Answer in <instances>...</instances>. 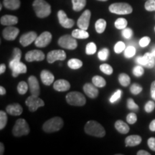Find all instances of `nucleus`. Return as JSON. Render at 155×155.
<instances>
[{
  "mask_svg": "<svg viewBox=\"0 0 155 155\" xmlns=\"http://www.w3.org/2000/svg\"><path fill=\"white\" fill-rule=\"evenodd\" d=\"M137 155H150V153H149L145 150H139L137 152Z\"/></svg>",
  "mask_w": 155,
  "mask_h": 155,
  "instance_id": "nucleus-56",
  "label": "nucleus"
},
{
  "mask_svg": "<svg viewBox=\"0 0 155 155\" xmlns=\"http://www.w3.org/2000/svg\"><path fill=\"white\" fill-rule=\"evenodd\" d=\"M119 81L120 84H121L122 86L127 87L130 84L131 78L130 77H129L127 74H126V73H121V74L119 75Z\"/></svg>",
  "mask_w": 155,
  "mask_h": 155,
  "instance_id": "nucleus-33",
  "label": "nucleus"
},
{
  "mask_svg": "<svg viewBox=\"0 0 155 155\" xmlns=\"http://www.w3.org/2000/svg\"><path fill=\"white\" fill-rule=\"evenodd\" d=\"M92 83L98 88H103L106 84V81H105V79L101 76H99V75H96V76L93 77Z\"/></svg>",
  "mask_w": 155,
  "mask_h": 155,
  "instance_id": "nucleus-32",
  "label": "nucleus"
},
{
  "mask_svg": "<svg viewBox=\"0 0 155 155\" xmlns=\"http://www.w3.org/2000/svg\"><path fill=\"white\" fill-rule=\"evenodd\" d=\"M30 131V127L28 122L23 119H17L12 129L13 135L17 137L28 135Z\"/></svg>",
  "mask_w": 155,
  "mask_h": 155,
  "instance_id": "nucleus-4",
  "label": "nucleus"
},
{
  "mask_svg": "<svg viewBox=\"0 0 155 155\" xmlns=\"http://www.w3.org/2000/svg\"><path fill=\"white\" fill-rule=\"evenodd\" d=\"M25 104L28 106V107L31 112H35L39 108L45 106V103L43 100L39 98V96H29L25 101Z\"/></svg>",
  "mask_w": 155,
  "mask_h": 155,
  "instance_id": "nucleus-8",
  "label": "nucleus"
},
{
  "mask_svg": "<svg viewBox=\"0 0 155 155\" xmlns=\"http://www.w3.org/2000/svg\"><path fill=\"white\" fill-rule=\"evenodd\" d=\"M68 65L70 68L77 70L81 68L83 66V62L79 59L73 58V59H70L68 62Z\"/></svg>",
  "mask_w": 155,
  "mask_h": 155,
  "instance_id": "nucleus-29",
  "label": "nucleus"
},
{
  "mask_svg": "<svg viewBox=\"0 0 155 155\" xmlns=\"http://www.w3.org/2000/svg\"><path fill=\"white\" fill-rule=\"evenodd\" d=\"M122 35H123V36L125 38L129 39L133 35V31L130 28H126L125 29H124L123 32H122Z\"/></svg>",
  "mask_w": 155,
  "mask_h": 155,
  "instance_id": "nucleus-50",
  "label": "nucleus"
},
{
  "mask_svg": "<svg viewBox=\"0 0 155 155\" xmlns=\"http://www.w3.org/2000/svg\"><path fill=\"white\" fill-rule=\"evenodd\" d=\"M29 89L28 84L25 81H21L17 86V91L20 95H24L28 92Z\"/></svg>",
  "mask_w": 155,
  "mask_h": 155,
  "instance_id": "nucleus-35",
  "label": "nucleus"
},
{
  "mask_svg": "<svg viewBox=\"0 0 155 155\" xmlns=\"http://www.w3.org/2000/svg\"><path fill=\"white\" fill-rule=\"evenodd\" d=\"M154 58V55H153L152 53H147L145 54L144 55V66L147 67V68H152L154 66V64H155Z\"/></svg>",
  "mask_w": 155,
  "mask_h": 155,
  "instance_id": "nucleus-27",
  "label": "nucleus"
},
{
  "mask_svg": "<svg viewBox=\"0 0 155 155\" xmlns=\"http://www.w3.org/2000/svg\"><path fill=\"white\" fill-rule=\"evenodd\" d=\"M150 42H151L150 38H149V37H144V38H141L140 41H139V45L142 48L147 47V46L150 43Z\"/></svg>",
  "mask_w": 155,
  "mask_h": 155,
  "instance_id": "nucleus-49",
  "label": "nucleus"
},
{
  "mask_svg": "<svg viewBox=\"0 0 155 155\" xmlns=\"http://www.w3.org/2000/svg\"><path fill=\"white\" fill-rule=\"evenodd\" d=\"M144 7L147 11H155V0H147L145 3Z\"/></svg>",
  "mask_w": 155,
  "mask_h": 155,
  "instance_id": "nucleus-44",
  "label": "nucleus"
},
{
  "mask_svg": "<svg viewBox=\"0 0 155 155\" xmlns=\"http://www.w3.org/2000/svg\"><path fill=\"white\" fill-rule=\"evenodd\" d=\"M4 152H5V147H4V144L2 142L0 143V154L2 155L4 154Z\"/></svg>",
  "mask_w": 155,
  "mask_h": 155,
  "instance_id": "nucleus-57",
  "label": "nucleus"
},
{
  "mask_svg": "<svg viewBox=\"0 0 155 155\" xmlns=\"http://www.w3.org/2000/svg\"><path fill=\"white\" fill-rule=\"evenodd\" d=\"M142 141L141 137L139 135H131L125 139L126 147H135L139 145Z\"/></svg>",
  "mask_w": 155,
  "mask_h": 155,
  "instance_id": "nucleus-21",
  "label": "nucleus"
},
{
  "mask_svg": "<svg viewBox=\"0 0 155 155\" xmlns=\"http://www.w3.org/2000/svg\"><path fill=\"white\" fill-rule=\"evenodd\" d=\"M142 87H141L140 85L138 84V83H135L132 84L130 87V91L132 94L134 95H137L142 91Z\"/></svg>",
  "mask_w": 155,
  "mask_h": 155,
  "instance_id": "nucleus-39",
  "label": "nucleus"
},
{
  "mask_svg": "<svg viewBox=\"0 0 155 155\" xmlns=\"http://www.w3.org/2000/svg\"><path fill=\"white\" fill-rule=\"evenodd\" d=\"M73 9L75 12H80L86 5V0H72Z\"/></svg>",
  "mask_w": 155,
  "mask_h": 155,
  "instance_id": "nucleus-30",
  "label": "nucleus"
},
{
  "mask_svg": "<svg viewBox=\"0 0 155 155\" xmlns=\"http://www.w3.org/2000/svg\"><path fill=\"white\" fill-rule=\"evenodd\" d=\"M150 129L152 131H155V119L151 121L150 124Z\"/></svg>",
  "mask_w": 155,
  "mask_h": 155,
  "instance_id": "nucleus-54",
  "label": "nucleus"
},
{
  "mask_svg": "<svg viewBox=\"0 0 155 155\" xmlns=\"http://www.w3.org/2000/svg\"><path fill=\"white\" fill-rule=\"evenodd\" d=\"M0 22L3 25L12 26V25L17 24V22H18V18L16 16H13V15H4L3 17H1Z\"/></svg>",
  "mask_w": 155,
  "mask_h": 155,
  "instance_id": "nucleus-22",
  "label": "nucleus"
},
{
  "mask_svg": "<svg viewBox=\"0 0 155 155\" xmlns=\"http://www.w3.org/2000/svg\"><path fill=\"white\" fill-rule=\"evenodd\" d=\"M147 144H148V146L150 150L155 152V138L151 137V138L149 139L148 141H147Z\"/></svg>",
  "mask_w": 155,
  "mask_h": 155,
  "instance_id": "nucleus-51",
  "label": "nucleus"
},
{
  "mask_svg": "<svg viewBox=\"0 0 155 155\" xmlns=\"http://www.w3.org/2000/svg\"><path fill=\"white\" fill-rule=\"evenodd\" d=\"M136 61H137V63H138L140 65H144V56H143V57H141V56H139V57L137 58Z\"/></svg>",
  "mask_w": 155,
  "mask_h": 155,
  "instance_id": "nucleus-53",
  "label": "nucleus"
},
{
  "mask_svg": "<svg viewBox=\"0 0 155 155\" xmlns=\"http://www.w3.org/2000/svg\"><path fill=\"white\" fill-rule=\"evenodd\" d=\"M108 55H109V50H108L107 48H104V49L99 51V53L98 54V56L101 61H104L107 59Z\"/></svg>",
  "mask_w": 155,
  "mask_h": 155,
  "instance_id": "nucleus-42",
  "label": "nucleus"
},
{
  "mask_svg": "<svg viewBox=\"0 0 155 155\" xmlns=\"http://www.w3.org/2000/svg\"><path fill=\"white\" fill-rule=\"evenodd\" d=\"M52 40V35L50 32L45 31L43 32L37 38L36 40L35 41V45L38 48H45L48 46Z\"/></svg>",
  "mask_w": 155,
  "mask_h": 155,
  "instance_id": "nucleus-9",
  "label": "nucleus"
},
{
  "mask_svg": "<svg viewBox=\"0 0 155 155\" xmlns=\"http://www.w3.org/2000/svg\"><path fill=\"white\" fill-rule=\"evenodd\" d=\"M32 6L37 17L40 18H45L51 13V7L45 0H35Z\"/></svg>",
  "mask_w": 155,
  "mask_h": 155,
  "instance_id": "nucleus-2",
  "label": "nucleus"
},
{
  "mask_svg": "<svg viewBox=\"0 0 155 155\" xmlns=\"http://www.w3.org/2000/svg\"><path fill=\"white\" fill-rule=\"evenodd\" d=\"M6 71V65L5 64H1L0 65V74H3Z\"/></svg>",
  "mask_w": 155,
  "mask_h": 155,
  "instance_id": "nucleus-55",
  "label": "nucleus"
},
{
  "mask_svg": "<svg viewBox=\"0 0 155 155\" xmlns=\"http://www.w3.org/2000/svg\"><path fill=\"white\" fill-rule=\"evenodd\" d=\"M108 9L111 13L116 15H129L133 11L131 6L124 2L114 3L109 6Z\"/></svg>",
  "mask_w": 155,
  "mask_h": 155,
  "instance_id": "nucleus-6",
  "label": "nucleus"
},
{
  "mask_svg": "<svg viewBox=\"0 0 155 155\" xmlns=\"http://www.w3.org/2000/svg\"><path fill=\"white\" fill-rule=\"evenodd\" d=\"M19 33L18 28L12 26L7 27L2 32L3 38L7 40H14Z\"/></svg>",
  "mask_w": 155,
  "mask_h": 155,
  "instance_id": "nucleus-16",
  "label": "nucleus"
},
{
  "mask_svg": "<svg viewBox=\"0 0 155 155\" xmlns=\"http://www.w3.org/2000/svg\"><path fill=\"white\" fill-rule=\"evenodd\" d=\"M122 94V91L121 90H117L114 94L112 95V96L110 98V102L111 103H115L118 100L121 98V96Z\"/></svg>",
  "mask_w": 155,
  "mask_h": 155,
  "instance_id": "nucleus-48",
  "label": "nucleus"
},
{
  "mask_svg": "<svg viewBox=\"0 0 155 155\" xmlns=\"http://www.w3.org/2000/svg\"><path fill=\"white\" fill-rule=\"evenodd\" d=\"M127 20L124 18H119L116 20L114 25H115L116 28L118 30H124L127 28Z\"/></svg>",
  "mask_w": 155,
  "mask_h": 155,
  "instance_id": "nucleus-34",
  "label": "nucleus"
},
{
  "mask_svg": "<svg viewBox=\"0 0 155 155\" xmlns=\"http://www.w3.org/2000/svg\"><path fill=\"white\" fill-rule=\"evenodd\" d=\"M40 78H41V81L43 84L45 86H50L52 83H53L54 80H55V77L53 74L50 73L49 71L47 70H43L40 73Z\"/></svg>",
  "mask_w": 155,
  "mask_h": 155,
  "instance_id": "nucleus-19",
  "label": "nucleus"
},
{
  "mask_svg": "<svg viewBox=\"0 0 155 155\" xmlns=\"http://www.w3.org/2000/svg\"><path fill=\"white\" fill-rule=\"evenodd\" d=\"M66 58V53L63 50H52L47 55V61L49 63H53L57 61H64Z\"/></svg>",
  "mask_w": 155,
  "mask_h": 155,
  "instance_id": "nucleus-10",
  "label": "nucleus"
},
{
  "mask_svg": "<svg viewBox=\"0 0 155 155\" xmlns=\"http://www.w3.org/2000/svg\"><path fill=\"white\" fill-rule=\"evenodd\" d=\"M2 5L1 4V5H0V10H2Z\"/></svg>",
  "mask_w": 155,
  "mask_h": 155,
  "instance_id": "nucleus-60",
  "label": "nucleus"
},
{
  "mask_svg": "<svg viewBox=\"0 0 155 155\" xmlns=\"http://www.w3.org/2000/svg\"><path fill=\"white\" fill-rule=\"evenodd\" d=\"M115 128L116 129L119 131V133L126 134L129 131V127L128 126L127 124H126L124 121H121V120H118L115 123Z\"/></svg>",
  "mask_w": 155,
  "mask_h": 155,
  "instance_id": "nucleus-25",
  "label": "nucleus"
},
{
  "mask_svg": "<svg viewBox=\"0 0 155 155\" xmlns=\"http://www.w3.org/2000/svg\"><path fill=\"white\" fill-rule=\"evenodd\" d=\"M98 87H96L94 83H86L83 86V91L85 94L91 98H96L98 96Z\"/></svg>",
  "mask_w": 155,
  "mask_h": 155,
  "instance_id": "nucleus-17",
  "label": "nucleus"
},
{
  "mask_svg": "<svg viewBox=\"0 0 155 155\" xmlns=\"http://www.w3.org/2000/svg\"><path fill=\"white\" fill-rule=\"evenodd\" d=\"M7 115L5 111H0V130H2L7 123Z\"/></svg>",
  "mask_w": 155,
  "mask_h": 155,
  "instance_id": "nucleus-36",
  "label": "nucleus"
},
{
  "mask_svg": "<svg viewBox=\"0 0 155 155\" xmlns=\"http://www.w3.org/2000/svg\"><path fill=\"white\" fill-rule=\"evenodd\" d=\"M3 4L7 9L16 10L19 8L21 3L19 0H4Z\"/></svg>",
  "mask_w": 155,
  "mask_h": 155,
  "instance_id": "nucleus-26",
  "label": "nucleus"
},
{
  "mask_svg": "<svg viewBox=\"0 0 155 155\" xmlns=\"http://www.w3.org/2000/svg\"><path fill=\"white\" fill-rule=\"evenodd\" d=\"M152 54L153 55H154V57H155V48H154V49L152 50Z\"/></svg>",
  "mask_w": 155,
  "mask_h": 155,
  "instance_id": "nucleus-59",
  "label": "nucleus"
},
{
  "mask_svg": "<svg viewBox=\"0 0 155 155\" xmlns=\"http://www.w3.org/2000/svg\"><path fill=\"white\" fill-rule=\"evenodd\" d=\"M95 28L96 30L98 33L101 34L104 32L106 28V22L105 19H99L96 21V24H95Z\"/></svg>",
  "mask_w": 155,
  "mask_h": 155,
  "instance_id": "nucleus-31",
  "label": "nucleus"
},
{
  "mask_svg": "<svg viewBox=\"0 0 155 155\" xmlns=\"http://www.w3.org/2000/svg\"><path fill=\"white\" fill-rule=\"evenodd\" d=\"M91 15V11L89 9H86V10L83 12L81 16L78 19L77 25L79 28L85 30H88L89 22H90Z\"/></svg>",
  "mask_w": 155,
  "mask_h": 155,
  "instance_id": "nucleus-11",
  "label": "nucleus"
},
{
  "mask_svg": "<svg viewBox=\"0 0 155 155\" xmlns=\"http://www.w3.org/2000/svg\"><path fill=\"white\" fill-rule=\"evenodd\" d=\"M64 122L63 120L61 117H53L48 120L42 126V129L46 133H53L56 132L61 130L63 127Z\"/></svg>",
  "mask_w": 155,
  "mask_h": 155,
  "instance_id": "nucleus-3",
  "label": "nucleus"
},
{
  "mask_svg": "<svg viewBox=\"0 0 155 155\" xmlns=\"http://www.w3.org/2000/svg\"><path fill=\"white\" fill-rule=\"evenodd\" d=\"M53 88L55 91L60 92H63L68 91L71 88V84L68 81L64 79H60V80L56 81L53 83Z\"/></svg>",
  "mask_w": 155,
  "mask_h": 155,
  "instance_id": "nucleus-18",
  "label": "nucleus"
},
{
  "mask_svg": "<svg viewBox=\"0 0 155 155\" xmlns=\"http://www.w3.org/2000/svg\"><path fill=\"white\" fill-rule=\"evenodd\" d=\"M136 53V49L134 46H129L127 49L124 50V55L126 58H132Z\"/></svg>",
  "mask_w": 155,
  "mask_h": 155,
  "instance_id": "nucleus-41",
  "label": "nucleus"
},
{
  "mask_svg": "<svg viewBox=\"0 0 155 155\" xmlns=\"http://www.w3.org/2000/svg\"><path fill=\"white\" fill-rule=\"evenodd\" d=\"M127 107L129 110L134 111H137L139 110V106L134 101L132 98H129L127 100Z\"/></svg>",
  "mask_w": 155,
  "mask_h": 155,
  "instance_id": "nucleus-40",
  "label": "nucleus"
},
{
  "mask_svg": "<svg viewBox=\"0 0 155 155\" xmlns=\"http://www.w3.org/2000/svg\"><path fill=\"white\" fill-rule=\"evenodd\" d=\"M38 38V35L34 31H31L28 33L22 35L19 38V42L22 45L23 47H27L30 45L31 43L35 42Z\"/></svg>",
  "mask_w": 155,
  "mask_h": 155,
  "instance_id": "nucleus-15",
  "label": "nucleus"
},
{
  "mask_svg": "<svg viewBox=\"0 0 155 155\" xmlns=\"http://www.w3.org/2000/svg\"><path fill=\"white\" fill-rule=\"evenodd\" d=\"M72 36L75 39H87L89 37V34L86 30L79 28L73 31Z\"/></svg>",
  "mask_w": 155,
  "mask_h": 155,
  "instance_id": "nucleus-28",
  "label": "nucleus"
},
{
  "mask_svg": "<svg viewBox=\"0 0 155 155\" xmlns=\"http://www.w3.org/2000/svg\"><path fill=\"white\" fill-rule=\"evenodd\" d=\"M85 132L87 134L96 137H104L106 135V131L104 127L96 121H89L84 127Z\"/></svg>",
  "mask_w": 155,
  "mask_h": 155,
  "instance_id": "nucleus-1",
  "label": "nucleus"
},
{
  "mask_svg": "<svg viewBox=\"0 0 155 155\" xmlns=\"http://www.w3.org/2000/svg\"><path fill=\"white\" fill-rule=\"evenodd\" d=\"M96 45L94 42H89L86 45V53L87 55H94L96 52Z\"/></svg>",
  "mask_w": 155,
  "mask_h": 155,
  "instance_id": "nucleus-38",
  "label": "nucleus"
},
{
  "mask_svg": "<svg viewBox=\"0 0 155 155\" xmlns=\"http://www.w3.org/2000/svg\"><path fill=\"white\" fill-rule=\"evenodd\" d=\"M144 70L142 66L141 65H137V66L134 67L133 70V74L135 75L136 77H141V75L144 74Z\"/></svg>",
  "mask_w": 155,
  "mask_h": 155,
  "instance_id": "nucleus-45",
  "label": "nucleus"
},
{
  "mask_svg": "<svg viewBox=\"0 0 155 155\" xmlns=\"http://www.w3.org/2000/svg\"><path fill=\"white\" fill-rule=\"evenodd\" d=\"M58 20H59V23L64 28H71L72 27H73V25L75 24L74 20L72 19L68 18L66 13H65L63 10L58 11Z\"/></svg>",
  "mask_w": 155,
  "mask_h": 155,
  "instance_id": "nucleus-13",
  "label": "nucleus"
},
{
  "mask_svg": "<svg viewBox=\"0 0 155 155\" xmlns=\"http://www.w3.org/2000/svg\"><path fill=\"white\" fill-rule=\"evenodd\" d=\"M45 58L44 53L41 50H34L28 52L25 55V60L28 62L42 61Z\"/></svg>",
  "mask_w": 155,
  "mask_h": 155,
  "instance_id": "nucleus-12",
  "label": "nucleus"
},
{
  "mask_svg": "<svg viewBox=\"0 0 155 155\" xmlns=\"http://www.w3.org/2000/svg\"><path fill=\"white\" fill-rule=\"evenodd\" d=\"M58 45L61 48L68 50H75L78 46L76 39L69 35L61 37L58 40Z\"/></svg>",
  "mask_w": 155,
  "mask_h": 155,
  "instance_id": "nucleus-7",
  "label": "nucleus"
},
{
  "mask_svg": "<svg viewBox=\"0 0 155 155\" xmlns=\"http://www.w3.org/2000/svg\"><path fill=\"white\" fill-rule=\"evenodd\" d=\"M125 44L123 42L119 41L114 46V51L116 53H121L124 50H125Z\"/></svg>",
  "mask_w": 155,
  "mask_h": 155,
  "instance_id": "nucleus-43",
  "label": "nucleus"
},
{
  "mask_svg": "<svg viewBox=\"0 0 155 155\" xmlns=\"http://www.w3.org/2000/svg\"><path fill=\"white\" fill-rule=\"evenodd\" d=\"M66 101L68 104L75 106H83L86 104V97L80 92H70L66 95Z\"/></svg>",
  "mask_w": 155,
  "mask_h": 155,
  "instance_id": "nucleus-5",
  "label": "nucleus"
},
{
  "mask_svg": "<svg viewBox=\"0 0 155 155\" xmlns=\"http://www.w3.org/2000/svg\"><path fill=\"white\" fill-rule=\"evenodd\" d=\"M99 68L103 73H105L106 75H111L114 71L113 68H112L110 65H108V64L106 63L101 65Z\"/></svg>",
  "mask_w": 155,
  "mask_h": 155,
  "instance_id": "nucleus-37",
  "label": "nucleus"
},
{
  "mask_svg": "<svg viewBox=\"0 0 155 155\" xmlns=\"http://www.w3.org/2000/svg\"><path fill=\"white\" fill-rule=\"evenodd\" d=\"M28 86L31 94L33 96H39L40 94V87L37 78L34 75H31L28 78Z\"/></svg>",
  "mask_w": 155,
  "mask_h": 155,
  "instance_id": "nucleus-14",
  "label": "nucleus"
},
{
  "mask_svg": "<svg viewBox=\"0 0 155 155\" xmlns=\"http://www.w3.org/2000/svg\"><path fill=\"white\" fill-rule=\"evenodd\" d=\"M154 108H155V104L154 101H149L146 104V105H145V107H144L145 111H146V112H147V113H151V112L154 111Z\"/></svg>",
  "mask_w": 155,
  "mask_h": 155,
  "instance_id": "nucleus-47",
  "label": "nucleus"
},
{
  "mask_svg": "<svg viewBox=\"0 0 155 155\" xmlns=\"http://www.w3.org/2000/svg\"><path fill=\"white\" fill-rule=\"evenodd\" d=\"M151 96L153 99L155 100V81H153L151 84Z\"/></svg>",
  "mask_w": 155,
  "mask_h": 155,
  "instance_id": "nucleus-52",
  "label": "nucleus"
},
{
  "mask_svg": "<svg viewBox=\"0 0 155 155\" xmlns=\"http://www.w3.org/2000/svg\"><path fill=\"white\" fill-rule=\"evenodd\" d=\"M12 76L16 78L18 76L19 74H22V73H26L28 68L27 66L22 62H19L18 63L15 65V66L12 69Z\"/></svg>",
  "mask_w": 155,
  "mask_h": 155,
  "instance_id": "nucleus-23",
  "label": "nucleus"
},
{
  "mask_svg": "<svg viewBox=\"0 0 155 155\" xmlns=\"http://www.w3.org/2000/svg\"><path fill=\"white\" fill-rule=\"evenodd\" d=\"M98 1H101V2H106V1H108V0H98Z\"/></svg>",
  "mask_w": 155,
  "mask_h": 155,
  "instance_id": "nucleus-61",
  "label": "nucleus"
},
{
  "mask_svg": "<svg viewBox=\"0 0 155 155\" xmlns=\"http://www.w3.org/2000/svg\"><path fill=\"white\" fill-rule=\"evenodd\" d=\"M21 57H22V52L18 48H15L13 50V57L11 61L9 62V68L12 69L15 66V65L20 62Z\"/></svg>",
  "mask_w": 155,
  "mask_h": 155,
  "instance_id": "nucleus-24",
  "label": "nucleus"
},
{
  "mask_svg": "<svg viewBox=\"0 0 155 155\" xmlns=\"http://www.w3.org/2000/svg\"><path fill=\"white\" fill-rule=\"evenodd\" d=\"M6 111L12 116H20L22 114L23 109L20 104L15 103V104H9L7 106L6 108Z\"/></svg>",
  "mask_w": 155,
  "mask_h": 155,
  "instance_id": "nucleus-20",
  "label": "nucleus"
},
{
  "mask_svg": "<svg viewBox=\"0 0 155 155\" xmlns=\"http://www.w3.org/2000/svg\"><path fill=\"white\" fill-rule=\"evenodd\" d=\"M6 89L4 88L3 86H0V95L1 96H4L6 94Z\"/></svg>",
  "mask_w": 155,
  "mask_h": 155,
  "instance_id": "nucleus-58",
  "label": "nucleus"
},
{
  "mask_svg": "<svg viewBox=\"0 0 155 155\" xmlns=\"http://www.w3.org/2000/svg\"><path fill=\"white\" fill-rule=\"evenodd\" d=\"M127 121L130 124H134L137 121V116L135 113H130L127 116Z\"/></svg>",
  "mask_w": 155,
  "mask_h": 155,
  "instance_id": "nucleus-46",
  "label": "nucleus"
}]
</instances>
